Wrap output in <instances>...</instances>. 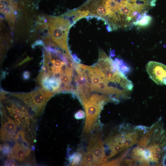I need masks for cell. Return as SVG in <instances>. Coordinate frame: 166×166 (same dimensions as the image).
<instances>
[{
  "label": "cell",
  "mask_w": 166,
  "mask_h": 166,
  "mask_svg": "<svg viewBox=\"0 0 166 166\" xmlns=\"http://www.w3.org/2000/svg\"><path fill=\"white\" fill-rule=\"evenodd\" d=\"M51 40L71 55L68 45V35L73 25L69 19L61 17H49L47 22Z\"/></svg>",
  "instance_id": "obj_6"
},
{
  "label": "cell",
  "mask_w": 166,
  "mask_h": 166,
  "mask_svg": "<svg viewBox=\"0 0 166 166\" xmlns=\"http://www.w3.org/2000/svg\"><path fill=\"white\" fill-rule=\"evenodd\" d=\"M54 45L44 50V61L40 75V88L53 94L61 93V79L65 75L73 76L74 62L72 56Z\"/></svg>",
  "instance_id": "obj_2"
},
{
  "label": "cell",
  "mask_w": 166,
  "mask_h": 166,
  "mask_svg": "<svg viewBox=\"0 0 166 166\" xmlns=\"http://www.w3.org/2000/svg\"><path fill=\"white\" fill-rule=\"evenodd\" d=\"M71 160L72 164L76 165L81 160V155L79 153L75 154L74 156L72 157Z\"/></svg>",
  "instance_id": "obj_13"
},
{
  "label": "cell",
  "mask_w": 166,
  "mask_h": 166,
  "mask_svg": "<svg viewBox=\"0 0 166 166\" xmlns=\"http://www.w3.org/2000/svg\"><path fill=\"white\" fill-rule=\"evenodd\" d=\"M160 119L149 128L135 146L127 151V165L164 166L166 159V132Z\"/></svg>",
  "instance_id": "obj_1"
},
{
  "label": "cell",
  "mask_w": 166,
  "mask_h": 166,
  "mask_svg": "<svg viewBox=\"0 0 166 166\" xmlns=\"http://www.w3.org/2000/svg\"><path fill=\"white\" fill-rule=\"evenodd\" d=\"M30 152L29 149H27L19 143H17L14 146L11 151L12 156L16 159L22 161L27 156Z\"/></svg>",
  "instance_id": "obj_11"
},
{
  "label": "cell",
  "mask_w": 166,
  "mask_h": 166,
  "mask_svg": "<svg viewBox=\"0 0 166 166\" xmlns=\"http://www.w3.org/2000/svg\"><path fill=\"white\" fill-rule=\"evenodd\" d=\"M17 4L14 0H0V11L10 25L12 26L15 20Z\"/></svg>",
  "instance_id": "obj_9"
},
{
  "label": "cell",
  "mask_w": 166,
  "mask_h": 166,
  "mask_svg": "<svg viewBox=\"0 0 166 166\" xmlns=\"http://www.w3.org/2000/svg\"><path fill=\"white\" fill-rule=\"evenodd\" d=\"M146 69L150 78L156 83L166 85V65L151 61L148 63Z\"/></svg>",
  "instance_id": "obj_8"
},
{
  "label": "cell",
  "mask_w": 166,
  "mask_h": 166,
  "mask_svg": "<svg viewBox=\"0 0 166 166\" xmlns=\"http://www.w3.org/2000/svg\"><path fill=\"white\" fill-rule=\"evenodd\" d=\"M5 165L6 166H16L17 165V164L13 160H8L5 162Z\"/></svg>",
  "instance_id": "obj_16"
},
{
  "label": "cell",
  "mask_w": 166,
  "mask_h": 166,
  "mask_svg": "<svg viewBox=\"0 0 166 166\" xmlns=\"http://www.w3.org/2000/svg\"><path fill=\"white\" fill-rule=\"evenodd\" d=\"M152 21V17L146 13L136 23L135 26L141 27L147 26L150 24Z\"/></svg>",
  "instance_id": "obj_12"
},
{
  "label": "cell",
  "mask_w": 166,
  "mask_h": 166,
  "mask_svg": "<svg viewBox=\"0 0 166 166\" xmlns=\"http://www.w3.org/2000/svg\"><path fill=\"white\" fill-rule=\"evenodd\" d=\"M113 100L110 97L93 94L87 100L82 102L85 113L83 129V134L84 135H87L92 132L105 104Z\"/></svg>",
  "instance_id": "obj_4"
},
{
  "label": "cell",
  "mask_w": 166,
  "mask_h": 166,
  "mask_svg": "<svg viewBox=\"0 0 166 166\" xmlns=\"http://www.w3.org/2000/svg\"><path fill=\"white\" fill-rule=\"evenodd\" d=\"M10 147L8 145L6 144L3 147V152L5 154H7L10 152Z\"/></svg>",
  "instance_id": "obj_15"
},
{
  "label": "cell",
  "mask_w": 166,
  "mask_h": 166,
  "mask_svg": "<svg viewBox=\"0 0 166 166\" xmlns=\"http://www.w3.org/2000/svg\"><path fill=\"white\" fill-rule=\"evenodd\" d=\"M95 67L104 73L107 81L120 85L125 91H130L133 88L132 82L117 68L114 61L108 57L105 52L100 51L99 59Z\"/></svg>",
  "instance_id": "obj_5"
},
{
  "label": "cell",
  "mask_w": 166,
  "mask_h": 166,
  "mask_svg": "<svg viewBox=\"0 0 166 166\" xmlns=\"http://www.w3.org/2000/svg\"><path fill=\"white\" fill-rule=\"evenodd\" d=\"M85 116V113L82 110L79 111L75 115V118L78 119L82 118L84 117Z\"/></svg>",
  "instance_id": "obj_14"
},
{
  "label": "cell",
  "mask_w": 166,
  "mask_h": 166,
  "mask_svg": "<svg viewBox=\"0 0 166 166\" xmlns=\"http://www.w3.org/2000/svg\"><path fill=\"white\" fill-rule=\"evenodd\" d=\"M101 132L96 133L90 138L87 147L93 154L94 165L101 164L107 161Z\"/></svg>",
  "instance_id": "obj_7"
},
{
  "label": "cell",
  "mask_w": 166,
  "mask_h": 166,
  "mask_svg": "<svg viewBox=\"0 0 166 166\" xmlns=\"http://www.w3.org/2000/svg\"><path fill=\"white\" fill-rule=\"evenodd\" d=\"M115 133L111 134L105 141L109 151L108 158L127 150L136 145L149 128L126 123L121 125Z\"/></svg>",
  "instance_id": "obj_3"
},
{
  "label": "cell",
  "mask_w": 166,
  "mask_h": 166,
  "mask_svg": "<svg viewBox=\"0 0 166 166\" xmlns=\"http://www.w3.org/2000/svg\"><path fill=\"white\" fill-rule=\"evenodd\" d=\"M17 129L15 123L10 119L2 125L1 130V136L3 140H9L14 135Z\"/></svg>",
  "instance_id": "obj_10"
}]
</instances>
